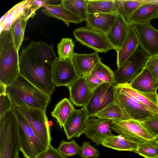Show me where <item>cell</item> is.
<instances>
[{
  "mask_svg": "<svg viewBox=\"0 0 158 158\" xmlns=\"http://www.w3.org/2000/svg\"><path fill=\"white\" fill-rule=\"evenodd\" d=\"M53 44L42 41L31 42L24 47L19 56L20 73L40 90L51 96L56 86L52 80V70L57 60Z\"/></svg>",
  "mask_w": 158,
  "mask_h": 158,
  "instance_id": "6da1fadb",
  "label": "cell"
},
{
  "mask_svg": "<svg viewBox=\"0 0 158 158\" xmlns=\"http://www.w3.org/2000/svg\"><path fill=\"white\" fill-rule=\"evenodd\" d=\"M6 93L13 106H25L45 111L51 97L29 82L20 73L11 84L6 86Z\"/></svg>",
  "mask_w": 158,
  "mask_h": 158,
  "instance_id": "7a4b0ae2",
  "label": "cell"
},
{
  "mask_svg": "<svg viewBox=\"0 0 158 158\" xmlns=\"http://www.w3.org/2000/svg\"><path fill=\"white\" fill-rule=\"evenodd\" d=\"M20 73L19 51L13 43L10 29L0 31V83L8 85Z\"/></svg>",
  "mask_w": 158,
  "mask_h": 158,
  "instance_id": "3957f363",
  "label": "cell"
},
{
  "mask_svg": "<svg viewBox=\"0 0 158 158\" xmlns=\"http://www.w3.org/2000/svg\"><path fill=\"white\" fill-rule=\"evenodd\" d=\"M18 127L12 110L0 118V158H19Z\"/></svg>",
  "mask_w": 158,
  "mask_h": 158,
  "instance_id": "277c9868",
  "label": "cell"
},
{
  "mask_svg": "<svg viewBox=\"0 0 158 158\" xmlns=\"http://www.w3.org/2000/svg\"><path fill=\"white\" fill-rule=\"evenodd\" d=\"M11 110L19 123L18 137L20 151L25 158H36L48 148L36 137L22 115L13 106Z\"/></svg>",
  "mask_w": 158,
  "mask_h": 158,
  "instance_id": "5b68a950",
  "label": "cell"
},
{
  "mask_svg": "<svg viewBox=\"0 0 158 158\" xmlns=\"http://www.w3.org/2000/svg\"><path fill=\"white\" fill-rule=\"evenodd\" d=\"M13 106L22 115L36 137L48 148L52 138L46 111L25 106Z\"/></svg>",
  "mask_w": 158,
  "mask_h": 158,
  "instance_id": "8992f818",
  "label": "cell"
},
{
  "mask_svg": "<svg viewBox=\"0 0 158 158\" xmlns=\"http://www.w3.org/2000/svg\"><path fill=\"white\" fill-rule=\"evenodd\" d=\"M148 58L138 46L127 60L114 72L116 85L130 83L145 68Z\"/></svg>",
  "mask_w": 158,
  "mask_h": 158,
  "instance_id": "52a82bcc",
  "label": "cell"
},
{
  "mask_svg": "<svg viewBox=\"0 0 158 158\" xmlns=\"http://www.w3.org/2000/svg\"><path fill=\"white\" fill-rule=\"evenodd\" d=\"M111 128L118 135L138 144L157 138L140 122L132 119L112 120Z\"/></svg>",
  "mask_w": 158,
  "mask_h": 158,
  "instance_id": "ba28073f",
  "label": "cell"
},
{
  "mask_svg": "<svg viewBox=\"0 0 158 158\" xmlns=\"http://www.w3.org/2000/svg\"><path fill=\"white\" fill-rule=\"evenodd\" d=\"M114 102L119 106L132 119L141 122L158 114V112L143 104L137 102L115 87Z\"/></svg>",
  "mask_w": 158,
  "mask_h": 158,
  "instance_id": "9c48e42d",
  "label": "cell"
},
{
  "mask_svg": "<svg viewBox=\"0 0 158 158\" xmlns=\"http://www.w3.org/2000/svg\"><path fill=\"white\" fill-rule=\"evenodd\" d=\"M77 40L82 45L98 53H106L114 48L105 34L86 27H80L73 31Z\"/></svg>",
  "mask_w": 158,
  "mask_h": 158,
  "instance_id": "30bf717a",
  "label": "cell"
},
{
  "mask_svg": "<svg viewBox=\"0 0 158 158\" xmlns=\"http://www.w3.org/2000/svg\"><path fill=\"white\" fill-rule=\"evenodd\" d=\"M115 86L104 83L94 89L84 107L89 118L94 116L98 112L114 101Z\"/></svg>",
  "mask_w": 158,
  "mask_h": 158,
  "instance_id": "8fae6325",
  "label": "cell"
},
{
  "mask_svg": "<svg viewBox=\"0 0 158 158\" xmlns=\"http://www.w3.org/2000/svg\"><path fill=\"white\" fill-rule=\"evenodd\" d=\"M139 45L149 57L158 55V30L150 23H132Z\"/></svg>",
  "mask_w": 158,
  "mask_h": 158,
  "instance_id": "7c38bea8",
  "label": "cell"
},
{
  "mask_svg": "<svg viewBox=\"0 0 158 158\" xmlns=\"http://www.w3.org/2000/svg\"><path fill=\"white\" fill-rule=\"evenodd\" d=\"M72 59L60 60L58 58L53 67L52 80L56 87H67L79 77Z\"/></svg>",
  "mask_w": 158,
  "mask_h": 158,
  "instance_id": "4fadbf2b",
  "label": "cell"
},
{
  "mask_svg": "<svg viewBox=\"0 0 158 158\" xmlns=\"http://www.w3.org/2000/svg\"><path fill=\"white\" fill-rule=\"evenodd\" d=\"M88 115L85 108L74 109L65 122L63 127L67 139L78 137L84 134L87 126Z\"/></svg>",
  "mask_w": 158,
  "mask_h": 158,
  "instance_id": "5bb4252c",
  "label": "cell"
},
{
  "mask_svg": "<svg viewBox=\"0 0 158 158\" xmlns=\"http://www.w3.org/2000/svg\"><path fill=\"white\" fill-rule=\"evenodd\" d=\"M112 120L106 118H97L93 116L89 118L86 129L84 133L95 145L101 144L102 140L114 135L111 132Z\"/></svg>",
  "mask_w": 158,
  "mask_h": 158,
  "instance_id": "9a60e30c",
  "label": "cell"
},
{
  "mask_svg": "<svg viewBox=\"0 0 158 158\" xmlns=\"http://www.w3.org/2000/svg\"><path fill=\"white\" fill-rule=\"evenodd\" d=\"M67 87L71 101L76 106L85 107L92 93L89 89L86 76L81 75Z\"/></svg>",
  "mask_w": 158,
  "mask_h": 158,
  "instance_id": "2e32d148",
  "label": "cell"
},
{
  "mask_svg": "<svg viewBox=\"0 0 158 158\" xmlns=\"http://www.w3.org/2000/svg\"><path fill=\"white\" fill-rule=\"evenodd\" d=\"M129 24L120 15L109 31L105 34L108 40L116 51L121 48L127 35Z\"/></svg>",
  "mask_w": 158,
  "mask_h": 158,
  "instance_id": "e0dca14e",
  "label": "cell"
},
{
  "mask_svg": "<svg viewBox=\"0 0 158 158\" xmlns=\"http://www.w3.org/2000/svg\"><path fill=\"white\" fill-rule=\"evenodd\" d=\"M43 7L42 10L43 13L63 21L68 27L71 23L79 24L83 21L70 11L61 2L58 4H48Z\"/></svg>",
  "mask_w": 158,
  "mask_h": 158,
  "instance_id": "ac0fdd59",
  "label": "cell"
},
{
  "mask_svg": "<svg viewBox=\"0 0 158 158\" xmlns=\"http://www.w3.org/2000/svg\"><path fill=\"white\" fill-rule=\"evenodd\" d=\"M117 16L115 14L88 13L86 27L105 34L112 27Z\"/></svg>",
  "mask_w": 158,
  "mask_h": 158,
  "instance_id": "d6986e66",
  "label": "cell"
},
{
  "mask_svg": "<svg viewBox=\"0 0 158 158\" xmlns=\"http://www.w3.org/2000/svg\"><path fill=\"white\" fill-rule=\"evenodd\" d=\"M98 54L97 52L89 54L74 53L72 60L77 73L84 76L89 74L102 60Z\"/></svg>",
  "mask_w": 158,
  "mask_h": 158,
  "instance_id": "ffe728a7",
  "label": "cell"
},
{
  "mask_svg": "<svg viewBox=\"0 0 158 158\" xmlns=\"http://www.w3.org/2000/svg\"><path fill=\"white\" fill-rule=\"evenodd\" d=\"M136 33L130 24L127 37L121 48L117 52L116 64L118 68L121 66L139 46Z\"/></svg>",
  "mask_w": 158,
  "mask_h": 158,
  "instance_id": "44dd1931",
  "label": "cell"
},
{
  "mask_svg": "<svg viewBox=\"0 0 158 158\" xmlns=\"http://www.w3.org/2000/svg\"><path fill=\"white\" fill-rule=\"evenodd\" d=\"M158 17V0H150L140 6L131 16L129 24L150 23Z\"/></svg>",
  "mask_w": 158,
  "mask_h": 158,
  "instance_id": "7402d4cb",
  "label": "cell"
},
{
  "mask_svg": "<svg viewBox=\"0 0 158 158\" xmlns=\"http://www.w3.org/2000/svg\"><path fill=\"white\" fill-rule=\"evenodd\" d=\"M124 92L133 97L141 104L158 112V94L145 92L135 90L128 84L117 85Z\"/></svg>",
  "mask_w": 158,
  "mask_h": 158,
  "instance_id": "603a6c76",
  "label": "cell"
},
{
  "mask_svg": "<svg viewBox=\"0 0 158 158\" xmlns=\"http://www.w3.org/2000/svg\"><path fill=\"white\" fill-rule=\"evenodd\" d=\"M128 84L135 90L145 92H156L158 88L156 81L149 70L145 68Z\"/></svg>",
  "mask_w": 158,
  "mask_h": 158,
  "instance_id": "cb8c5ba5",
  "label": "cell"
},
{
  "mask_svg": "<svg viewBox=\"0 0 158 158\" xmlns=\"http://www.w3.org/2000/svg\"><path fill=\"white\" fill-rule=\"evenodd\" d=\"M102 146L118 151H126L135 152L138 144L126 139L120 135H113L107 137L101 141Z\"/></svg>",
  "mask_w": 158,
  "mask_h": 158,
  "instance_id": "d4e9b609",
  "label": "cell"
},
{
  "mask_svg": "<svg viewBox=\"0 0 158 158\" xmlns=\"http://www.w3.org/2000/svg\"><path fill=\"white\" fill-rule=\"evenodd\" d=\"M120 0H88V14L100 13L117 14Z\"/></svg>",
  "mask_w": 158,
  "mask_h": 158,
  "instance_id": "484cf974",
  "label": "cell"
},
{
  "mask_svg": "<svg viewBox=\"0 0 158 158\" xmlns=\"http://www.w3.org/2000/svg\"><path fill=\"white\" fill-rule=\"evenodd\" d=\"M29 19L22 12L13 22L10 28L14 46L19 52L24 39L25 29Z\"/></svg>",
  "mask_w": 158,
  "mask_h": 158,
  "instance_id": "4316f807",
  "label": "cell"
},
{
  "mask_svg": "<svg viewBox=\"0 0 158 158\" xmlns=\"http://www.w3.org/2000/svg\"><path fill=\"white\" fill-rule=\"evenodd\" d=\"M94 116L112 120L124 121L132 119L119 106L114 102L97 113Z\"/></svg>",
  "mask_w": 158,
  "mask_h": 158,
  "instance_id": "83f0119b",
  "label": "cell"
},
{
  "mask_svg": "<svg viewBox=\"0 0 158 158\" xmlns=\"http://www.w3.org/2000/svg\"><path fill=\"white\" fill-rule=\"evenodd\" d=\"M70 101L64 98L59 101L51 112V115L57 120L61 128L63 127L68 117L74 109Z\"/></svg>",
  "mask_w": 158,
  "mask_h": 158,
  "instance_id": "f1b7e54d",
  "label": "cell"
},
{
  "mask_svg": "<svg viewBox=\"0 0 158 158\" xmlns=\"http://www.w3.org/2000/svg\"><path fill=\"white\" fill-rule=\"evenodd\" d=\"M150 0H120L117 14L121 15L129 24L130 19L136 10Z\"/></svg>",
  "mask_w": 158,
  "mask_h": 158,
  "instance_id": "f546056e",
  "label": "cell"
},
{
  "mask_svg": "<svg viewBox=\"0 0 158 158\" xmlns=\"http://www.w3.org/2000/svg\"><path fill=\"white\" fill-rule=\"evenodd\" d=\"M89 74L101 80L105 83L116 85L114 72L110 67L99 61Z\"/></svg>",
  "mask_w": 158,
  "mask_h": 158,
  "instance_id": "4dcf8cb0",
  "label": "cell"
},
{
  "mask_svg": "<svg viewBox=\"0 0 158 158\" xmlns=\"http://www.w3.org/2000/svg\"><path fill=\"white\" fill-rule=\"evenodd\" d=\"M61 2L70 11L83 21L87 20L88 0H62Z\"/></svg>",
  "mask_w": 158,
  "mask_h": 158,
  "instance_id": "1f68e13d",
  "label": "cell"
},
{
  "mask_svg": "<svg viewBox=\"0 0 158 158\" xmlns=\"http://www.w3.org/2000/svg\"><path fill=\"white\" fill-rule=\"evenodd\" d=\"M28 0H24L16 5L2 17L0 21V31L10 29L13 22L23 12V6Z\"/></svg>",
  "mask_w": 158,
  "mask_h": 158,
  "instance_id": "d6a6232c",
  "label": "cell"
},
{
  "mask_svg": "<svg viewBox=\"0 0 158 158\" xmlns=\"http://www.w3.org/2000/svg\"><path fill=\"white\" fill-rule=\"evenodd\" d=\"M158 138L138 144L135 152L145 158H158Z\"/></svg>",
  "mask_w": 158,
  "mask_h": 158,
  "instance_id": "836d02e7",
  "label": "cell"
},
{
  "mask_svg": "<svg viewBox=\"0 0 158 158\" xmlns=\"http://www.w3.org/2000/svg\"><path fill=\"white\" fill-rule=\"evenodd\" d=\"M74 46L72 38H63L57 45L58 58L60 60L72 59L74 53Z\"/></svg>",
  "mask_w": 158,
  "mask_h": 158,
  "instance_id": "e575fe53",
  "label": "cell"
},
{
  "mask_svg": "<svg viewBox=\"0 0 158 158\" xmlns=\"http://www.w3.org/2000/svg\"><path fill=\"white\" fill-rule=\"evenodd\" d=\"M80 147L74 139L69 141H61L57 149L66 158L78 154Z\"/></svg>",
  "mask_w": 158,
  "mask_h": 158,
  "instance_id": "d590c367",
  "label": "cell"
},
{
  "mask_svg": "<svg viewBox=\"0 0 158 158\" xmlns=\"http://www.w3.org/2000/svg\"><path fill=\"white\" fill-rule=\"evenodd\" d=\"M49 1L48 0H28L23 6L22 14L29 18H32L38 9L43 7Z\"/></svg>",
  "mask_w": 158,
  "mask_h": 158,
  "instance_id": "8d00e7d4",
  "label": "cell"
},
{
  "mask_svg": "<svg viewBox=\"0 0 158 158\" xmlns=\"http://www.w3.org/2000/svg\"><path fill=\"white\" fill-rule=\"evenodd\" d=\"M78 155L81 158H98L100 154L89 142L84 141L80 147Z\"/></svg>",
  "mask_w": 158,
  "mask_h": 158,
  "instance_id": "74e56055",
  "label": "cell"
},
{
  "mask_svg": "<svg viewBox=\"0 0 158 158\" xmlns=\"http://www.w3.org/2000/svg\"><path fill=\"white\" fill-rule=\"evenodd\" d=\"M140 122L151 133L158 138V114Z\"/></svg>",
  "mask_w": 158,
  "mask_h": 158,
  "instance_id": "f35d334b",
  "label": "cell"
},
{
  "mask_svg": "<svg viewBox=\"0 0 158 158\" xmlns=\"http://www.w3.org/2000/svg\"><path fill=\"white\" fill-rule=\"evenodd\" d=\"M145 68L150 72L158 86V55L149 57Z\"/></svg>",
  "mask_w": 158,
  "mask_h": 158,
  "instance_id": "ab89813d",
  "label": "cell"
},
{
  "mask_svg": "<svg viewBox=\"0 0 158 158\" xmlns=\"http://www.w3.org/2000/svg\"><path fill=\"white\" fill-rule=\"evenodd\" d=\"M12 106L10 99L6 92L0 94V118L11 110Z\"/></svg>",
  "mask_w": 158,
  "mask_h": 158,
  "instance_id": "60d3db41",
  "label": "cell"
},
{
  "mask_svg": "<svg viewBox=\"0 0 158 158\" xmlns=\"http://www.w3.org/2000/svg\"><path fill=\"white\" fill-rule=\"evenodd\" d=\"M36 158H66L57 149L50 145L45 151L39 154Z\"/></svg>",
  "mask_w": 158,
  "mask_h": 158,
  "instance_id": "b9f144b4",
  "label": "cell"
},
{
  "mask_svg": "<svg viewBox=\"0 0 158 158\" xmlns=\"http://www.w3.org/2000/svg\"><path fill=\"white\" fill-rule=\"evenodd\" d=\"M85 76L89 89L92 92L98 86L105 83L89 74Z\"/></svg>",
  "mask_w": 158,
  "mask_h": 158,
  "instance_id": "7bdbcfd3",
  "label": "cell"
},
{
  "mask_svg": "<svg viewBox=\"0 0 158 158\" xmlns=\"http://www.w3.org/2000/svg\"></svg>",
  "mask_w": 158,
  "mask_h": 158,
  "instance_id": "ee69618b",
  "label": "cell"
},
{
  "mask_svg": "<svg viewBox=\"0 0 158 158\" xmlns=\"http://www.w3.org/2000/svg\"></svg>",
  "mask_w": 158,
  "mask_h": 158,
  "instance_id": "f6af8a7d",
  "label": "cell"
}]
</instances>
